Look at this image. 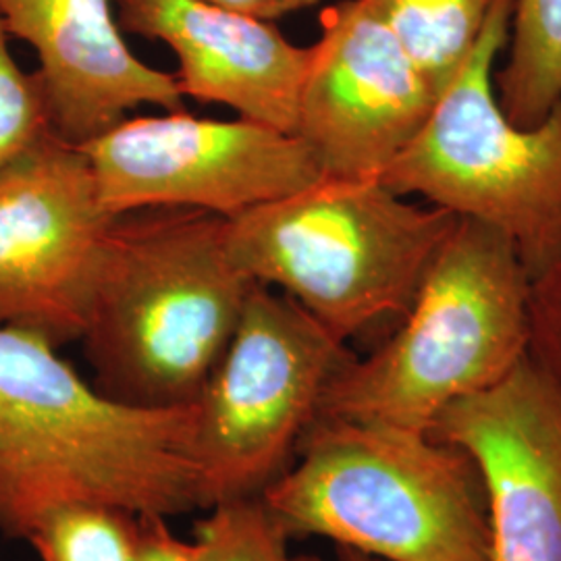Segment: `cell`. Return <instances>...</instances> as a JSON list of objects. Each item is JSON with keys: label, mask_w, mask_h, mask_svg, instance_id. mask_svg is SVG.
<instances>
[{"label": "cell", "mask_w": 561, "mask_h": 561, "mask_svg": "<svg viewBox=\"0 0 561 561\" xmlns=\"http://www.w3.org/2000/svg\"><path fill=\"white\" fill-rule=\"evenodd\" d=\"M196 405L131 408L102 396L38 333L0 327V530L23 539L53 505L138 516L201 507Z\"/></svg>", "instance_id": "1"}, {"label": "cell", "mask_w": 561, "mask_h": 561, "mask_svg": "<svg viewBox=\"0 0 561 561\" xmlns=\"http://www.w3.org/2000/svg\"><path fill=\"white\" fill-rule=\"evenodd\" d=\"M254 285L229 254L225 217L192 208L113 217L80 340L94 387L131 408L196 405Z\"/></svg>", "instance_id": "2"}, {"label": "cell", "mask_w": 561, "mask_h": 561, "mask_svg": "<svg viewBox=\"0 0 561 561\" xmlns=\"http://www.w3.org/2000/svg\"><path fill=\"white\" fill-rule=\"evenodd\" d=\"M262 500L289 537L382 561H493L474 461L428 433L319 416Z\"/></svg>", "instance_id": "3"}, {"label": "cell", "mask_w": 561, "mask_h": 561, "mask_svg": "<svg viewBox=\"0 0 561 561\" xmlns=\"http://www.w3.org/2000/svg\"><path fill=\"white\" fill-rule=\"evenodd\" d=\"M528 285L512 241L458 219L393 335L341 368L319 416L428 433L445 408L528 356Z\"/></svg>", "instance_id": "4"}, {"label": "cell", "mask_w": 561, "mask_h": 561, "mask_svg": "<svg viewBox=\"0 0 561 561\" xmlns=\"http://www.w3.org/2000/svg\"><path fill=\"white\" fill-rule=\"evenodd\" d=\"M460 217L381 180H321L227 219L233 262L298 301L337 340L403 321Z\"/></svg>", "instance_id": "5"}, {"label": "cell", "mask_w": 561, "mask_h": 561, "mask_svg": "<svg viewBox=\"0 0 561 561\" xmlns=\"http://www.w3.org/2000/svg\"><path fill=\"white\" fill-rule=\"evenodd\" d=\"M514 0H495L470 57L443 88L419 136L381 181L512 241L533 279L561 254V99L535 127L516 125L495 92Z\"/></svg>", "instance_id": "6"}, {"label": "cell", "mask_w": 561, "mask_h": 561, "mask_svg": "<svg viewBox=\"0 0 561 561\" xmlns=\"http://www.w3.org/2000/svg\"><path fill=\"white\" fill-rule=\"evenodd\" d=\"M356 356L298 301L256 283L196 401L201 507L262 495L291 466L324 389Z\"/></svg>", "instance_id": "7"}, {"label": "cell", "mask_w": 561, "mask_h": 561, "mask_svg": "<svg viewBox=\"0 0 561 561\" xmlns=\"http://www.w3.org/2000/svg\"><path fill=\"white\" fill-rule=\"evenodd\" d=\"M108 215L192 208L233 219L321 180L312 150L296 134L241 119L181 111L125 117L78 146Z\"/></svg>", "instance_id": "8"}, {"label": "cell", "mask_w": 561, "mask_h": 561, "mask_svg": "<svg viewBox=\"0 0 561 561\" xmlns=\"http://www.w3.org/2000/svg\"><path fill=\"white\" fill-rule=\"evenodd\" d=\"M111 222L78 146L53 136L0 169V327L80 341Z\"/></svg>", "instance_id": "9"}, {"label": "cell", "mask_w": 561, "mask_h": 561, "mask_svg": "<svg viewBox=\"0 0 561 561\" xmlns=\"http://www.w3.org/2000/svg\"><path fill=\"white\" fill-rule=\"evenodd\" d=\"M437 92L364 0L321 13L301 83L296 136L322 175L381 180L419 136Z\"/></svg>", "instance_id": "10"}, {"label": "cell", "mask_w": 561, "mask_h": 561, "mask_svg": "<svg viewBox=\"0 0 561 561\" xmlns=\"http://www.w3.org/2000/svg\"><path fill=\"white\" fill-rule=\"evenodd\" d=\"M428 435L474 461L493 561H561V391L528 356Z\"/></svg>", "instance_id": "11"}, {"label": "cell", "mask_w": 561, "mask_h": 561, "mask_svg": "<svg viewBox=\"0 0 561 561\" xmlns=\"http://www.w3.org/2000/svg\"><path fill=\"white\" fill-rule=\"evenodd\" d=\"M11 38L32 46L59 140L83 146L140 106L181 111L175 76L125 42L115 0H0Z\"/></svg>", "instance_id": "12"}, {"label": "cell", "mask_w": 561, "mask_h": 561, "mask_svg": "<svg viewBox=\"0 0 561 561\" xmlns=\"http://www.w3.org/2000/svg\"><path fill=\"white\" fill-rule=\"evenodd\" d=\"M115 7L123 32L173 50L183 96L296 134L310 46L287 41L271 21L208 0H115Z\"/></svg>", "instance_id": "13"}, {"label": "cell", "mask_w": 561, "mask_h": 561, "mask_svg": "<svg viewBox=\"0 0 561 561\" xmlns=\"http://www.w3.org/2000/svg\"><path fill=\"white\" fill-rule=\"evenodd\" d=\"M507 44L497 101L516 125L535 127L561 99V0H514Z\"/></svg>", "instance_id": "14"}, {"label": "cell", "mask_w": 561, "mask_h": 561, "mask_svg": "<svg viewBox=\"0 0 561 561\" xmlns=\"http://www.w3.org/2000/svg\"><path fill=\"white\" fill-rule=\"evenodd\" d=\"M437 94L474 50L495 0H364Z\"/></svg>", "instance_id": "15"}, {"label": "cell", "mask_w": 561, "mask_h": 561, "mask_svg": "<svg viewBox=\"0 0 561 561\" xmlns=\"http://www.w3.org/2000/svg\"><path fill=\"white\" fill-rule=\"evenodd\" d=\"M23 539L42 561H136L140 516L108 503H59L42 512Z\"/></svg>", "instance_id": "16"}, {"label": "cell", "mask_w": 561, "mask_h": 561, "mask_svg": "<svg viewBox=\"0 0 561 561\" xmlns=\"http://www.w3.org/2000/svg\"><path fill=\"white\" fill-rule=\"evenodd\" d=\"M196 522L201 561H291V539L262 495L215 503Z\"/></svg>", "instance_id": "17"}, {"label": "cell", "mask_w": 561, "mask_h": 561, "mask_svg": "<svg viewBox=\"0 0 561 561\" xmlns=\"http://www.w3.org/2000/svg\"><path fill=\"white\" fill-rule=\"evenodd\" d=\"M11 41L0 21V169L55 136L41 80L21 69Z\"/></svg>", "instance_id": "18"}, {"label": "cell", "mask_w": 561, "mask_h": 561, "mask_svg": "<svg viewBox=\"0 0 561 561\" xmlns=\"http://www.w3.org/2000/svg\"><path fill=\"white\" fill-rule=\"evenodd\" d=\"M528 358L561 391V254L528 285Z\"/></svg>", "instance_id": "19"}, {"label": "cell", "mask_w": 561, "mask_h": 561, "mask_svg": "<svg viewBox=\"0 0 561 561\" xmlns=\"http://www.w3.org/2000/svg\"><path fill=\"white\" fill-rule=\"evenodd\" d=\"M136 561H201L196 541H183L164 516H140V549Z\"/></svg>", "instance_id": "20"}, {"label": "cell", "mask_w": 561, "mask_h": 561, "mask_svg": "<svg viewBox=\"0 0 561 561\" xmlns=\"http://www.w3.org/2000/svg\"><path fill=\"white\" fill-rule=\"evenodd\" d=\"M213 4H219L225 9L238 11L243 15L256 18L262 21H277L294 13H300L306 9L317 7L321 0H208Z\"/></svg>", "instance_id": "21"}, {"label": "cell", "mask_w": 561, "mask_h": 561, "mask_svg": "<svg viewBox=\"0 0 561 561\" xmlns=\"http://www.w3.org/2000/svg\"><path fill=\"white\" fill-rule=\"evenodd\" d=\"M335 549H337V561H382L350 547H335Z\"/></svg>", "instance_id": "22"}, {"label": "cell", "mask_w": 561, "mask_h": 561, "mask_svg": "<svg viewBox=\"0 0 561 561\" xmlns=\"http://www.w3.org/2000/svg\"><path fill=\"white\" fill-rule=\"evenodd\" d=\"M291 561H321L319 558H314V556H296V558H291Z\"/></svg>", "instance_id": "23"}]
</instances>
